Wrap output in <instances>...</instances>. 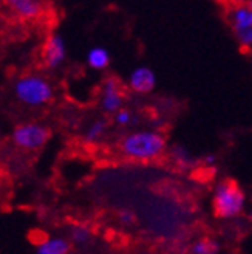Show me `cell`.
<instances>
[{
  "instance_id": "cell-1",
  "label": "cell",
  "mask_w": 252,
  "mask_h": 254,
  "mask_svg": "<svg viewBox=\"0 0 252 254\" xmlns=\"http://www.w3.org/2000/svg\"><path fill=\"white\" fill-rule=\"evenodd\" d=\"M166 149V138L158 132H138L124 136L119 150L124 157L136 161L155 160Z\"/></svg>"
},
{
  "instance_id": "cell-2",
  "label": "cell",
  "mask_w": 252,
  "mask_h": 254,
  "mask_svg": "<svg viewBox=\"0 0 252 254\" xmlns=\"http://www.w3.org/2000/svg\"><path fill=\"white\" fill-rule=\"evenodd\" d=\"M245 203V192L235 179H224L212 200V212L217 219H228L240 214Z\"/></svg>"
},
{
  "instance_id": "cell-3",
  "label": "cell",
  "mask_w": 252,
  "mask_h": 254,
  "mask_svg": "<svg viewBox=\"0 0 252 254\" xmlns=\"http://www.w3.org/2000/svg\"><path fill=\"white\" fill-rule=\"evenodd\" d=\"M224 19L242 45H252V3H228Z\"/></svg>"
},
{
  "instance_id": "cell-4",
  "label": "cell",
  "mask_w": 252,
  "mask_h": 254,
  "mask_svg": "<svg viewBox=\"0 0 252 254\" xmlns=\"http://www.w3.org/2000/svg\"><path fill=\"white\" fill-rule=\"evenodd\" d=\"M16 95L20 101L30 106H41L53 98V90L44 78L23 76L16 84Z\"/></svg>"
},
{
  "instance_id": "cell-5",
  "label": "cell",
  "mask_w": 252,
  "mask_h": 254,
  "mask_svg": "<svg viewBox=\"0 0 252 254\" xmlns=\"http://www.w3.org/2000/svg\"><path fill=\"white\" fill-rule=\"evenodd\" d=\"M51 136V130L48 127L39 126V124H22L17 126L14 133H12V139L19 147L34 150L41 149Z\"/></svg>"
},
{
  "instance_id": "cell-6",
  "label": "cell",
  "mask_w": 252,
  "mask_h": 254,
  "mask_svg": "<svg viewBox=\"0 0 252 254\" xmlns=\"http://www.w3.org/2000/svg\"><path fill=\"white\" fill-rule=\"evenodd\" d=\"M125 88L121 84L119 78H115L111 76L105 81L104 85V99H102V107L105 112H116L121 104H122V99L125 96Z\"/></svg>"
},
{
  "instance_id": "cell-7",
  "label": "cell",
  "mask_w": 252,
  "mask_h": 254,
  "mask_svg": "<svg viewBox=\"0 0 252 254\" xmlns=\"http://www.w3.org/2000/svg\"><path fill=\"white\" fill-rule=\"evenodd\" d=\"M65 48L59 36H50L42 47V61L47 67H56L64 59Z\"/></svg>"
},
{
  "instance_id": "cell-8",
  "label": "cell",
  "mask_w": 252,
  "mask_h": 254,
  "mask_svg": "<svg viewBox=\"0 0 252 254\" xmlns=\"http://www.w3.org/2000/svg\"><path fill=\"white\" fill-rule=\"evenodd\" d=\"M9 6L19 17L25 20H37L45 12V6L41 2H34V0H12Z\"/></svg>"
},
{
  "instance_id": "cell-9",
  "label": "cell",
  "mask_w": 252,
  "mask_h": 254,
  "mask_svg": "<svg viewBox=\"0 0 252 254\" xmlns=\"http://www.w3.org/2000/svg\"><path fill=\"white\" fill-rule=\"evenodd\" d=\"M155 87V74L147 67H141L133 71L130 78V88L136 93H149Z\"/></svg>"
},
{
  "instance_id": "cell-10",
  "label": "cell",
  "mask_w": 252,
  "mask_h": 254,
  "mask_svg": "<svg viewBox=\"0 0 252 254\" xmlns=\"http://www.w3.org/2000/svg\"><path fill=\"white\" fill-rule=\"evenodd\" d=\"M70 250H71V245L67 240L53 239V240H48L42 247H39L37 254H68Z\"/></svg>"
},
{
  "instance_id": "cell-11",
  "label": "cell",
  "mask_w": 252,
  "mask_h": 254,
  "mask_svg": "<svg viewBox=\"0 0 252 254\" xmlns=\"http://www.w3.org/2000/svg\"><path fill=\"white\" fill-rule=\"evenodd\" d=\"M110 62L108 53L102 48H93L90 55H88V64L93 67V68H105Z\"/></svg>"
},
{
  "instance_id": "cell-12",
  "label": "cell",
  "mask_w": 252,
  "mask_h": 254,
  "mask_svg": "<svg viewBox=\"0 0 252 254\" xmlns=\"http://www.w3.org/2000/svg\"><path fill=\"white\" fill-rule=\"evenodd\" d=\"M218 247L213 240L204 237L200 239L198 242L192 247V254H217Z\"/></svg>"
},
{
  "instance_id": "cell-13",
  "label": "cell",
  "mask_w": 252,
  "mask_h": 254,
  "mask_svg": "<svg viewBox=\"0 0 252 254\" xmlns=\"http://www.w3.org/2000/svg\"><path fill=\"white\" fill-rule=\"evenodd\" d=\"M213 175H215V169L207 168V166L200 168V169L194 171V174H192L194 180H197V182H210Z\"/></svg>"
},
{
  "instance_id": "cell-14",
  "label": "cell",
  "mask_w": 252,
  "mask_h": 254,
  "mask_svg": "<svg viewBox=\"0 0 252 254\" xmlns=\"http://www.w3.org/2000/svg\"><path fill=\"white\" fill-rule=\"evenodd\" d=\"M104 129H105V123H102V121L95 123V124L90 127V130H88L87 138H88V139H95V138H98L101 133L104 132Z\"/></svg>"
},
{
  "instance_id": "cell-15",
  "label": "cell",
  "mask_w": 252,
  "mask_h": 254,
  "mask_svg": "<svg viewBox=\"0 0 252 254\" xmlns=\"http://www.w3.org/2000/svg\"><path fill=\"white\" fill-rule=\"evenodd\" d=\"M30 239H31V242H33V244L39 245V247H42L44 244L48 242V236H47L44 231H41V230L33 231V233L30 234Z\"/></svg>"
},
{
  "instance_id": "cell-16",
  "label": "cell",
  "mask_w": 252,
  "mask_h": 254,
  "mask_svg": "<svg viewBox=\"0 0 252 254\" xmlns=\"http://www.w3.org/2000/svg\"><path fill=\"white\" fill-rule=\"evenodd\" d=\"M88 237H90V233H88L85 228H76V230L73 231V239L76 240V242L84 244L88 240Z\"/></svg>"
},
{
  "instance_id": "cell-17",
  "label": "cell",
  "mask_w": 252,
  "mask_h": 254,
  "mask_svg": "<svg viewBox=\"0 0 252 254\" xmlns=\"http://www.w3.org/2000/svg\"><path fill=\"white\" fill-rule=\"evenodd\" d=\"M129 120H130V113H129V112H125V110H121V112L118 113V115H116V121H118L119 124H127Z\"/></svg>"
}]
</instances>
